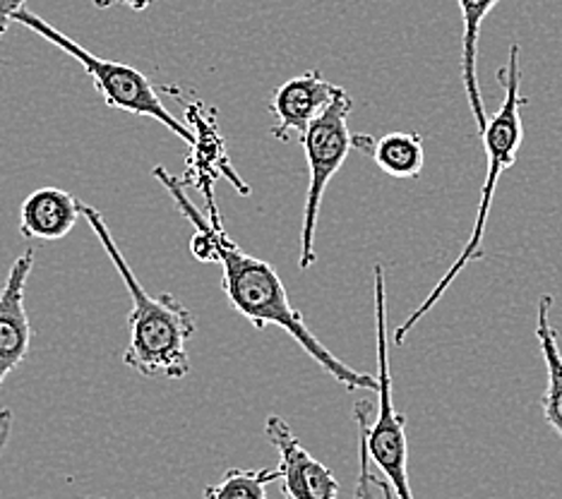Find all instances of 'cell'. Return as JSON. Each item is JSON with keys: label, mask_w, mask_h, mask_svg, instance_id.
I'll return each mask as SVG.
<instances>
[{"label": "cell", "mask_w": 562, "mask_h": 499, "mask_svg": "<svg viewBox=\"0 0 562 499\" xmlns=\"http://www.w3.org/2000/svg\"><path fill=\"white\" fill-rule=\"evenodd\" d=\"M204 200H207V228L214 240L216 262L222 264V288L226 298L232 300L236 310L248 319L255 329L279 327L296 341L301 349L308 353L313 361L321 365L327 375L335 377L344 387L375 392L380 382L373 375L359 373L349 365H344L337 355H331L325 343L317 339L305 325V319L296 307L291 305L284 281L277 274V269L260 258H252L246 250H240L234 238L226 234L220 209H216L214 197L207 185H202Z\"/></svg>", "instance_id": "1"}, {"label": "cell", "mask_w": 562, "mask_h": 499, "mask_svg": "<svg viewBox=\"0 0 562 499\" xmlns=\"http://www.w3.org/2000/svg\"><path fill=\"white\" fill-rule=\"evenodd\" d=\"M80 209L89 228L94 230L97 238L104 246L109 260L119 269L123 284L131 293L133 310L127 317V339L123 361L127 367L137 370L143 377H169L183 379L190 373L188 361V341L195 334V317L190 315L186 305L178 303L171 293L151 296L147 288L139 284V279L125 262L119 242L113 240L104 216L99 209L80 202Z\"/></svg>", "instance_id": "2"}, {"label": "cell", "mask_w": 562, "mask_h": 499, "mask_svg": "<svg viewBox=\"0 0 562 499\" xmlns=\"http://www.w3.org/2000/svg\"><path fill=\"white\" fill-rule=\"evenodd\" d=\"M497 82L503 84L505 97H503L501 109H497L493 115H488V125H485V131L481 133L483 147H485V159H488V173H485V183L481 190V202L476 209L474 230H471L462 254H459L454 264L447 269L445 276L436 284V288L428 293V298L404 319V325L397 327V331H394V343L397 345H402L404 339L408 337V331H412L420 322V319H424L432 310V307L440 303L447 288L454 284V279L462 274L471 262L483 260V236H485V226H488V214L493 207L497 181H501V175L517 161V151L521 147V139H524L521 109L527 106L529 101H527V97H521L519 44H513V48H509V58L505 63V68L497 70Z\"/></svg>", "instance_id": "3"}, {"label": "cell", "mask_w": 562, "mask_h": 499, "mask_svg": "<svg viewBox=\"0 0 562 499\" xmlns=\"http://www.w3.org/2000/svg\"><path fill=\"white\" fill-rule=\"evenodd\" d=\"M373 300H375V339H378V418L373 426L368 422L370 404H356V428L366 438L368 456L380 468L382 476L397 499H414L412 483H408V440L406 418L394 408L392 375H390V343H387V288L385 266H373Z\"/></svg>", "instance_id": "4"}, {"label": "cell", "mask_w": 562, "mask_h": 499, "mask_svg": "<svg viewBox=\"0 0 562 499\" xmlns=\"http://www.w3.org/2000/svg\"><path fill=\"white\" fill-rule=\"evenodd\" d=\"M15 22L22 24V27L36 32L42 38H46L48 44H54L56 48L66 50L68 56L78 60L85 68V72L92 77V82L99 89V94L104 97L106 106L125 111L131 115H145V118H155L161 125L169 127L176 137H181L186 145L195 147L198 137L193 135V131H188L181 121L173 118L169 109L164 106V101L157 94L155 84H151L143 72L131 68V66H125V63H113V60L89 54V50L82 48L78 42H75V38L58 32L56 27H50L46 20L34 15V12L27 8H22L18 12Z\"/></svg>", "instance_id": "5"}, {"label": "cell", "mask_w": 562, "mask_h": 499, "mask_svg": "<svg viewBox=\"0 0 562 499\" xmlns=\"http://www.w3.org/2000/svg\"><path fill=\"white\" fill-rule=\"evenodd\" d=\"M351 99L347 92H341L331 104L317 115L311 123L308 131L301 137V145L305 149V159L311 166V185L308 195H305L303 207V228H301V254H299V269H311L317 262L315 254V230L317 219H321V207L325 190L331 178L347 161L353 135L349 133V115H351Z\"/></svg>", "instance_id": "6"}, {"label": "cell", "mask_w": 562, "mask_h": 499, "mask_svg": "<svg viewBox=\"0 0 562 499\" xmlns=\"http://www.w3.org/2000/svg\"><path fill=\"white\" fill-rule=\"evenodd\" d=\"M267 440L279 454V483L286 499H337L339 483L323 461H317L301 440L293 434L291 426L279 416L265 420Z\"/></svg>", "instance_id": "7"}, {"label": "cell", "mask_w": 562, "mask_h": 499, "mask_svg": "<svg viewBox=\"0 0 562 499\" xmlns=\"http://www.w3.org/2000/svg\"><path fill=\"white\" fill-rule=\"evenodd\" d=\"M341 92L344 89L339 84H331L317 70L291 77V80H286L277 89L270 101V109L274 115L272 135L279 143H289L293 135L303 137L311 123Z\"/></svg>", "instance_id": "8"}, {"label": "cell", "mask_w": 562, "mask_h": 499, "mask_svg": "<svg viewBox=\"0 0 562 499\" xmlns=\"http://www.w3.org/2000/svg\"><path fill=\"white\" fill-rule=\"evenodd\" d=\"M34 269V250L22 252L12 262L3 288H0V387L5 377L22 365L30 353L32 325L27 307H24V291Z\"/></svg>", "instance_id": "9"}, {"label": "cell", "mask_w": 562, "mask_h": 499, "mask_svg": "<svg viewBox=\"0 0 562 499\" xmlns=\"http://www.w3.org/2000/svg\"><path fill=\"white\" fill-rule=\"evenodd\" d=\"M80 202L60 188H40L22 202L20 234L30 240L66 238L78 216Z\"/></svg>", "instance_id": "10"}, {"label": "cell", "mask_w": 562, "mask_h": 499, "mask_svg": "<svg viewBox=\"0 0 562 499\" xmlns=\"http://www.w3.org/2000/svg\"><path fill=\"white\" fill-rule=\"evenodd\" d=\"M353 149H361L378 163V169L392 178H418L426 163L424 137L418 133H387L380 139L353 135Z\"/></svg>", "instance_id": "11"}, {"label": "cell", "mask_w": 562, "mask_h": 499, "mask_svg": "<svg viewBox=\"0 0 562 499\" xmlns=\"http://www.w3.org/2000/svg\"><path fill=\"white\" fill-rule=\"evenodd\" d=\"M459 12H462V82L471 115L479 127V135L488 125V115H485L481 87H479V38H481V24L491 15V10L501 3V0H457Z\"/></svg>", "instance_id": "12"}, {"label": "cell", "mask_w": 562, "mask_h": 499, "mask_svg": "<svg viewBox=\"0 0 562 499\" xmlns=\"http://www.w3.org/2000/svg\"><path fill=\"white\" fill-rule=\"evenodd\" d=\"M553 296H541L536 307V339L541 345V355L546 363L548 384L543 394V416L560 438H562V351L558 341V331L551 325Z\"/></svg>", "instance_id": "13"}, {"label": "cell", "mask_w": 562, "mask_h": 499, "mask_svg": "<svg viewBox=\"0 0 562 499\" xmlns=\"http://www.w3.org/2000/svg\"><path fill=\"white\" fill-rule=\"evenodd\" d=\"M279 476V468H228L220 483L204 490V499H267V485Z\"/></svg>", "instance_id": "14"}, {"label": "cell", "mask_w": 562, "mask_h": 499, "mask_svg": "<svg viewBox=\"0 0 562 499\" xmlns=\"http://www.w3.org/2000/svg\"><path fill=\"white\" fill-rule=\"evenodd\" d=\"M359 483H356V497L353 499H392V488L387 480H378V476L370 468L368 456V446H366V438L359 434Z\"/></svg>", "instance_id": "15"}, {"label": "cell", "mask_w": 562, "mask_h": 499, "mask_svg": "<svg viewBox=\"0 0 562 499\" xmlns=\"http://www.w3.org/2000/svg\"><path fill=\"white\" fill-rule=\"evenodd\" d=\"M27 0H0V38L5 36L8 27L15 22L18 12L24 8Z\"/></svg>", "instance_id": "16"}, {"label": "cell", "mask_w": 562, "mask_h": 499, "mask_svg": "<svg viewBox=\"0 0 562 499\" xmlns=\"http://www.w3.org/2000/svg\"><path fill=\"white\" fill-rule=\"evenodd\" d=\"M92 3L99 8V10H106V8H116V5H125L131 10H145L151 0H92Z\"/></svg>", "instance_id": "17"}, {"label": "cell", "mask_w": 562, "mask_h": 499, "mask_svg": "<svg viewBox=\"0 0 562 499\" xmlns=\"http://www.w3.org/2000/svg\"><path fill=\"white\" fill-rule=\"evenodd\" d=\"M10 428H12V413L10 411H0V456H3L5 446H8Z\"/></svg>", "instance_id": "18"}, {"label": "cell", "mask_w": 562, "mask_h": 499, "mask_svg": "<svg viewBox=\"0 0 562 499\" xmlns=\"http://www.w3.org/2000/svg\"><path fill=\"white\" fill-rule=\"evenodd\" d=\"M80 499H85V497H80Z\"/></svg>", "instance_id": "19"}]
</instances>
